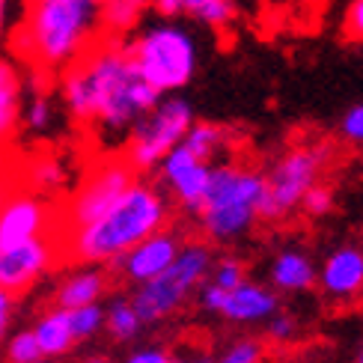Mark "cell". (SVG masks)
Listing matches in <instances>:
<instances>
[{
    "mask_svg": "<svg viewBox=\"0 0 363 363\" xmlns=\"http://www.w3.org/2000/svg\"><path fill=\"white\" fill-rule=\"evenodd\" d=\"M60 93L74 123L99 125L108 134L131 131L161 101V93L140 74L128 45L116 36L99 39L78 63L69 66Z\"/></svg>",
    "mask_w": 363,
    "mask_h": 363,
    "instance_id": "1",
    "label": "cell"
},
{
    "mask_svg": "<svg viewBox=\"0 0 363 363\" xmlns=\"http://www.w3.org/2000/svg\"><path fill=\"white\" fill-rule=\"evenodd\" d=\"M101 36V0H30L18 51L39 72H66Z\"/></svg>",
    "mask_w": 363,
    "mask_h": 363,
    "instance_id": "2",
    "label": "cell"
},
{
    "mask_svg": "<svg viewBox=\"0 0 363 363\" xmlns=\"http://www.w3.org/2000/svg\"><path fill=\"white\" fill-rule=\"evenodd\" d=\"M167 215H170V206L164 200V194L155 185L134 179V185L99 220L72 230L69 253L72 259L89 262V265L113 262L116 256L128 253L143 238L164 230Z\"/></svg>",
    "mask_w": 363,
    "mask_h": 363,
    "instance_id": "3",
    "label": "cell"
},
{
    "mask_svg": "<svg viewBox=\"0 0 363 363\" xmlns=\"http://www.w3.org/2000/svg\"><path fill=\"white\" fill-rule=\"evenodd\" d=\"M262 194L265 176L259 170H247L238 164H215L208 176L203 211L196 215L206 235L218 245H230L247 235L259 218Z\"/></svg>",
    "mask_w": 363,
    "mask_h": 363,
    "instance_id": "4",
    "label": "cell"
},
{
    "mask_svg": "<svg viewBox=\"0 0 363 363\" xmlns=\"http://www.w3.org/2000/svg\"><path fill=\"white\" fill-rule=\"evenodd\" d=\"M125 45L140 74L161 96L179 93L182 86L191 84L200 51H196V39L191 36V30L185 24H176V21L149 24L138 30Z\"/></svg>",
    "mask_w": 363,
    "mask_h": 363,
    "instance_id": "5",
    "label": "cell"
},
{
    "mask_svg": "<svg viewBox=\"0 0 363 363\" xmlns=\"http://www.w3.org/2000/svg\"><path fill=\"white\" fill-rule=\"evenodd\" d=\"M211 271V253L203 245H182L179 256L170 268H164L158 277L140 283L138 295L131 298L134 310H138L143 325L164 322L173 315L188 295L203 283V277Z\"/></svg>",
    "mask_w": 363,
    "mask_h": 363,
    "instance_id": "6",
    "label": "cell"
},
{
    "mask_svg": "<svg viewBox=\"0 0 363 363\" xmlns=\"http://www.w3.org/2000/svg\"><path fill=\"white\" fill-rule=\"evenodd\" d=\"M194 125V108L182 99V96H161L146 116H140L134 123L128 134V149H125V161L134 167V173H149L155 170L164 161V155L173 146L185 140L188 128Z\"/></svg>",
    "mask_w": 363,
    "mask_h": 363,
    "instance_id": "7",
    "label": "cell"
},
{
    "mask_svg": "<svg viewBox=\"0 0 363 363\" xmlns=\"http://www.w3.org/2000/svg\"><path fill=\"white\" fill-rule=\"evenodd\" d=\"M328 146H295L289 149L271 173L265 176V194L259 203L262 220H283L301 206L304 194L319 185V176L328 164Z\"/></svg>",
    "mask_w": 363,
    "mask_h": 363,
    "instance_id": "8",
    "label": "cell"
},
{
    "mask_svg": "<svg viewBox=\"0 0 363 363\" xmlns=\"http://www.w3.org/2000/svg\"><path fill=\"white\" fill-rule=\"evenodd\" d=\"M131 185H134V167L125 158L101 161L99 167L84 179V185L74 191V196H72V206H69L72 230H78V226H84V223L99 220Z\"/></svg>",
    "mask_w": 363,
    "mask_h": 363,
    "instance_id": "9",
    "label": "cell"
},
{
    "mask_svg": "<svg viewBox=\"0 0 363 363\" xmlns=\"http://www.w3.org/2000/svg\"><path fill=\"white\" fill-rule=\"evenodd\" d=\"M158 170H161V182L179 196L182 208L191 211V215H200L203 200H206V188H208V176H211V164L196 158L185 143H179L164 155Z\"/></svg>",
    "mask_w": 363,
    "mask_h": 363,
    "instance_id": "10",
    "label": "cell"
},
{
    "mask_svg": "<svg viewBox=\"0 0 363 363\" xmlns=\"http://www.w3.org/2000/svg\"><path fill=\"white\" fill-rule=\"evenodd\" d=\"M54 262V245L45 235L30 238L24 245L0 247V286L18 295L30 289Z\"/></svg>",
    "mask_w": 363,
    "mask_h": 363,
    "instance_id": "11",
    "label": "cell"
},
{
    "mask_svg": "<svg viewBox=\"0 0 363 363\" xmlns=\"http://www.w3.org/2000/svg\"><path fill=\"white\" fill-rule=\"evenodd\" d=\"M182 250V238L179 233H170V230H158L149 238H143L140 245H134L128 253L116 256L111 262L113 268H119V274L128 277L131 283H146L158 277L164 268H170L173 259Z\"/></svg>",
    "mask_w": 363,
    "mask_h": 363,
    "instance_id": "12",
    "label": "cell"
},
{
    "mask_svg": "<svg viewBox=\"0 0 363 363\" xmlns=\"http://www.w3.org/2000/svg\"><path fill=\"white\" fill-rule=\"evenodd\" d=\"M48 230V206L36 194H12L0 208V247L24 245Z\"/></svg>",
    "mask_w": 363,
    "mask_h": 363,
    "instance_id": "13",
    "label": "cell"
},
{
    "mask_svg": "<svg viewBox=\"0 0 363 363\" xmlns=\"http://www.w3.org/2000/svg\"><path fill=\"white\" fill-rule=\"evenodd\" d=\"M319 283L330 301H352L363 292V250L340 247L325 259Z\"/></svg>",
    "mask_w": 363,
    "mask_h": 363,
    "instance_id": "14",
    "label": "cell"
},
{
    "mask_svg": "<svg viewBox=\"0 0 363 363\" xmlns=\"http://www.w3.org/2000/svg\"><path fill=\"white\" fill-rule=\"evenodd\" d=\"M161 18H191L211 30H226L238 15V0H152Z\"/></svg>",
    "mask_w": 363,
    "mask_h": 363,
    "instance_id": "15",
    "label": "cell"
},
{
    "mask_svg": "<svg viewBox=\"0 0 363 363\" xmlns=\"http://www.w3.org/2000/svg\"><path fill=\"white\" fill-rule=\"evenodd\" d=\"M274 313H277V295H271V289H265L259 283H250V280L226 292V304L220 310L223 319H230L235 325L265 322Z\"/></svg>",
    "mask_w": 363,
    "mask_h": 363,
    "instance_id": "16",
    "label": "cell"
},
{
    "mask_svg": "<svg viewBox=\"0 0 363 363\" xmlns=\"http://www.w3.org/2000/svg\"><path fill=\"white\" fill-rule=\"evenodd\" d=\"M319 280L313 259L301 250H283L274 262H271V283L280 292H307Z\"/></svg>",
    "mask_w": 363,
    "mask_h": 363,
    "instance_id": "17",
    "label": "cell"
},
{
    "mask_svg": "<svg viewBox=\"0 0 363 363\" xmlns=\"http://www.w3.org/2000/svg\"><path fill=\"white\" fill-rule=\"evenodd\" d=\"M21 74L12 63L0 60V143H6L21 123Z\"/></svg>",
    "mask_w": 363,
    "mask_h": 363,
    "instance_id": "18",
    "label": "cell"
},
{
    "mask_svg": "<svg viewBox=\"0 0 363 363\" xmlns=\"http://www.w3.org/2000/svg\"><path fill=\"white\" fill-rule=\"evenodd\" d=\"M108 289V280H104L101 271L86 268L78 274L66 277L57 289V307L72 310V307H84V304H96V301Z\"/></svg>",
    "mask_w": 363,
    "mask_h": 363,
    "instance_id": "19",
    "label": "cell"
},
{
    "mask_svg": "<svg viewBox=\"0 0 363 363\" xmlns=\"http://www.w3.org/2000/svg\"><path fill=\"white\" fill-rule=\"evenodd\" d=\"M146 9H152V0H101V30L104 36L123 39L131 30H138Z\"/></svg>",
    "mask_w": 363,
    "mask_h": 363,
    "instance_id": "20",
    "label": "cell"
},
{
    "mask_svg": "<svg viewBox=\"0 0 363 363\" xmlns=\"http://www.w3.org/2000/svg\"><path fill=\"white\" fill-rule=\"evenodd\" d=\"M33 334H36V340H39V345H42L45 357H60V354H66L72 345L78 342V340H74V334H72V325H69V310H63V307L45 313L42 319L36 322Z\"/></svg>",
    "mask_w": 363,
    "mask_h": 363,
    "instance_id": "21",
    "label": "cell"
},
{
    "mask_svg": "<svg viewBox=\"0 0 363 363\" xmlns=\"http://www.w3.org/2000/svg\"><path fill=\"white\" fill-rule=\"evenodd\" d=\"M182 143H185L196 158H203V161L211 164V158H215L226 146V128H220L215 123H196L194 119V125L188 128V134H185V140Z\"/></svg>",
    "mask_w": 363,
    "mask_h": 363,
    "instance_id": "22",
    "label": "cell"
},
{
    "mask_svg": "<svg viewBox=\"0 0 363 363\" xmlns=\"http://www.w3.org/2000/svg\"><path fill=\"white\" fill-rule=\"evenodd\" d=\"M140 325L143 322L131 301H113V304L104 310V328L111 330L113 340H134L140 334Z\"/></svg>",
    "mask_w": 363,
    "mask_h": 363,
    "instance_id": "23",
    "label": "cell"
},
{
    "mask_svg": "<svg viewBox=\"0 0 363 363\" xmlns=\"http://www.w3.org/2000/svg\"><path fill=\"white\" fill-rule=\"evenodd\" d=\"M69 325H72V334L74 340H89L96 337L99 330L104 328V310L96 304H84V307H72L69 310Z\"/></svg>",
    "mask_w": 363,
    "mask_h": 363,
    "instance_id": "24",
    "label": "cell"
},
{
    "mask_svg": "<svg viewBox=\"0 0 363 363\" xmlns=\"http://www.w3.org/2000/svg\"><path fill=\"white\" fill-rule=\"evenodd\" d=\"M6 360L9 363H45L48 357H45L33 330H18L6 345Z\"/></svg>",
    "mask_w": 363,
    "mask_h": 363,
    "instance_id": "25",
    "label": "cell"
},
{
    "mask_svg": "<svg viewBox=\"0 0 363 363\" xmlns=\"http://www.w3.org/2000/svg\"><path fill=\"white\" fill-rule=\"evenodd\" d=\"M30 182H33V188H39V191H57L66 182L63 161H57V158H39L33 167H30Z\"/></svg>",
    "mask_w": 363,
    "mask_h": 363,
    "instance_id": "26",
    "label": "cell"
},
{
    "mask_svg": "<svg viewBox=\"0 0 363 363\" xmlns=\"http://www.w3.org/2000/svg\"><path fill=\"white\" fill-rule=\"evenodd\" d=\"M21 119H24V125L30 131H48L51 123H54V104H51V99L48 96H33V99H30V104L24 108Z\"/></svg>",
    "mask_w": 363,
    "mask_h": 363,
    "instance_id": "27",
    "label": "cell"
},
{
    "mask_svg": "<svg viewBox=\"0 0 363 363\" xmlns=\"http://www.w3.org/2000/svg\"><path fill=\"white\" fill-rule=\"evenodd\" d=\"M211 277H215L218 286H223L226 292L235 289V286H241L247 277H245V262L241 259H233V256H223V259L211 268Z\"/></svg>",
    "mask_w": 363,
    "mask_h": 363,
    "instance_id": "28",
    "label": "cell"
},
{
    "mask_svg": "<svg viewBox=\"0 0 363 363\" xmlns=\"http://www.w3.org/2000/svg\"><path fill=\"white\" fill-rule=\"evenodd\" d=\"M301 208H304L310 218H325L328 211L334 208V191L325 185H313L304 194V200H301Z\"/></svg>",
    "mask_w": 363,
    "mask_h": 363,
    "instance_id": "29",
    "label": "cell"
},
{
    "mask_svg": "<svg viewBox=\"0 0 363 363\" xmlns=\"http://www.w3.org/2000/svg\"><path fill=\"white\" fill-rule=\"evenodd\" d=\"M340 134L349 143H354V146H363V101L360 104H352L349 111L342 113V119H340Z\"/></svg>",
    "mask_w": 363,
    "mask_h": 363,
    "instance_id": "30",
    "label": "cell"
},
{
    "mask_svg": "<svg viewBox=\"0 0 363 363\" xmlns=\"http://www.w3.org/2000/svg\"><path fill=\"white\" fill-rule=\"evenodd\" d=\"M218 363H262V345L256 340H241Z\"/></svg>",
    "mask_w": 363,
    "mask_h": 363,
    "instance_id": "31",
    "label": "cell"
},
{
    "mask_svg": "<svg viewBox=\"0 0 363 363\" xmlns=\"http://www.w3.org/2000/svg\"><path fill=\"white\" fill-rule=\"evenodd\" d=\"M295 334H298V322L289 313H274L268 319V337L274 342H292Z\"/></svg>",
    "mask_w": 363,
    "mask_h": 363,
    "instance_id": "32",
    "label": "cell"
},
{
    "mask_svg": "<svg viewBox=\"0 0 363 363\" xmlns=\"http://www.w3.org/2000/svg\"><path fill=\"white\" fill-rule=\"evenodd\" d=\"M345 36L352 42H363V0H352L345 9V21H342Z\"/></svg>",
    "mask_w": 363,
    "mask_h": 363,
    "instance_id": "33",
    "label": "cell"
},
{
    "mask_svg": "<svg viewBox=\"0 0 363 363\" xmlns=\"http://www.w3.org/2000/svg\"><path fill=\"white\" fill-rule=\"evenodd\" d=\"M200 301H203V307H206V310L220 313V310H223V304H226V289H223V286H218L215 280H211L208 286H203Z\"/></svg>",
    "mask_w": 363,
    "mask_h": 363,
    "instance_id": "34",
    "label": "cell"
},
{
    "mask_svg": "<svg viewBox=\"0 0 363 363\" xmlns=\"http://www.w3.org/2000/svg\"><path fill=\"white\" fill-rule=\"evenodd\" d=\"M9 319H12V292L0 286V337L6 334Z\"/></svg>",
    "mask_w": 363,
    "mask_h": 363,
    "instance_id": "35",
    "label": "cell"
},
{
    "mask_svg": "<svg viewBox=\"0 0 363 363\" xmlns=\"http://www.w3.org/2000/svg\"><path fill=\"white\" fill-rule=\"evenodd\" d=\"M125 363H167V354L161 349H143V352H134Z\"/></svg>",
    "mask_w": 363,
    "mask_h": 363,
    "instance_id": "36",
    "label": "cell"
},
{
    "mask_svg": "<svg viewBox=\"0 0 363 363\" xmlns=\"http://www.w3.org/2000/svg\"><path fill=\"white\" fill-rule=\"evenodd\" d=\"M9 200V191H6V185H4V182H0V208H4V203Z\"/></svg>",
    "mask_w": 363,
    "mask_h": 363,
    "instance_id": "37",
    "label": "cell"
},
{
    "mask_svg": "<svg viewBox=\"0 0 363 363\" xmlns=\"http://www.w3.org/2000/svg\"><path fill=\"white\" fill-rule=\"evenodd\" d=\"M84 363H108V357H86Z\"/></svg>",
    "mask_w": 363,
    "mask_h": 363,
    "instance_id": "38",
    "label": "cell"
},
{
    "mask_svg": "<svg viewBox=\"0 0 363 363\" xmlns=\"http://www.w3.org/2000/svg\"><path fill=\"white\" fill-rule=\"evenodd\" d=\"M167 363H188L185 357H167Z\"/></svg>",
    "mask_w": 363,
    "mask_h": 363,
    "instance_id": "39",
    "label": "cell"
},
{
    "mask_svg": "<svg viewBox=\"0 0 363 363\" xmlns=\"http://www.w3.org/2000/svg\"><path fill=\"white\" fill-rule=\"evenodd\" d=\"M194 363H218V360H208V357H200V360H194Z\"/></svg>",
    "mask_w": 363,
    "mask_h": 363,
    "instance_id": "40",
    "label": "cell"
},
{
    "mask_svg": "<svg viewBox=\"0 0 363 363\" xmlns=\"http://www.w3.org/2000/svg\"><path fill=\"white\" fill-rule=\"evenodd\" d=\"M357 363H363V349H360V354H357Z\"/></svg>",
    "mask_w": 363,
    "mask_h": 363,
    "instance_id": "41",
    "label": "cell"
}]
</instances>
